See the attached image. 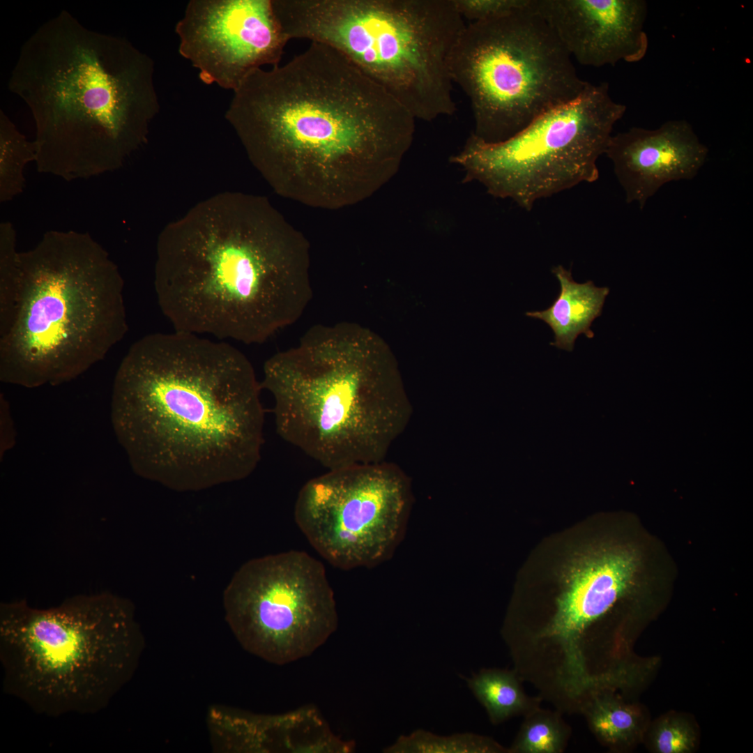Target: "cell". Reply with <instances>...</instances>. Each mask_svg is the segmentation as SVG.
<instances>
[{
    "label": "cell",
    "mask_w": 753,
    "mask_h": 753,
    "mask_svg": "<svg viewBox=\"0 0 753 753\" xmlns=\"http://www.w3.org/2000/svg\"><path fill=\"white\" fill-rule=\"evenodd\" d=\"M226 112L261 176L286 199L338 210L397 172L414 116L344 56L312 42L284 66L250 72Z\"/></svg>",
    "instance_id": "cell-1"
},
{
    "label": "cell",
    "mask_w": 753,
    "mask_h": 753,
    "mask_svg": "<svg viewBox=\"0 0 753 753\" xmlns=\"http://www.w3.org/2000/svg\"><path fill=\"white\" fill-rule=\"evenodd\" d=\"M261 390L249 359L226 341L147 334L116 372L112 425L137 475L205 489L243 480L259 463Z\"/></svg>",
    "instance_id": "cell-2"
},
{
    "label": "cell",
    "mask_w": 753,
    "mask_h": 753,
    "mask_svg": "<svg viewBox=\"0 0 753 753\" xmlns=\"http://www.w3.org/2000/svg\"><path fill=\"white\" fill-rule=\"evenodd\" d=\"M310 261L307 238L268 198L222 192L160 231L155 291L174 330L259 344L311 303Z\"/></svg>",
    "instance_id": "cell-3"
},
{
    "label": "cell",
    "mask_w": 753,
    "mask_h": 753,
    "mask_svg": "<svg viewBox=\"0 0 753 753\" xmlns=\"http://www.w3.org/2000/svg\"><path fill=\"white\" fill-rule=\"evenodd\" d=\"M154 62L61 10L24 42L8 87L36 125L38 172L66 181L121 167L160 111Z\"/></svg>",
    "instance_id": "cell-4"
},
{
    "label": "cell",
    "mask_w": 753,
    "mask_h": 753,
    "mask_svg": "<svg viewBox=\"0 0 753 753\" xmlns=\"http://www.w3.org/2000/svg\"><path fill=\"white\" fill-rule=\"evenodd\" d=\"M260 384L279 436L328 470L383 462L410 415L390 349L355 322L311 326L265 361Z\"/></svg>",
    "instance_id": "cell-5"
},
{
    "label": "cell",
    "mask_w": 753,
    "mask_h": 753,
    "mask_svg": "<svg viewBox=\"0 0 753 753\" xmlns=\"http://www.w3.org/2000/svg\"><path fill=\"white\" fill-rule=\"evenodd\" d=\"M124 282L87 232L51 230L18 253L10 316L0 327V380L33 388L68 382L128 331Z\"/></svg>",
    "instance_id": "cell-6"
},
{
    "label": "cell",
    "mask_w": 753,
    "mask_h": 753,
    "mask_svg": "<svg viewBox=\"0 0 753 753\" xmlns=\"http://www.w3.org/2000/svg\"><path fill=\"white\" fill-rule=\"evenodd\" d=\"M144 639L132 602L109 592L38 609L0 604L5 692L38 713L93 714L133 676Z\"/></svg>",
    "instance_id": "cell-7"
},
{
    "label": "cell",
    "mask_w": 753,
    "mask_h": 753,
    "mask_svg": "<svg viewBox=\"0 0 753 753\" xmlns=\"http://www.w3.org/2000/svg\"><path fill=\"white\" fill-rule=\"evenodd\" d=\"M465 25L452 0H321L309 35L431 121L456 111L449 58Z\"/></svg>",
    "instance_id": "cell-8"
},
{
    "label": "cell",
    "mask_w": 753,
    "mask_h": 753,
    "mask_svg": "<svg viewBox=\"0 0 753 753\" xmlns=\"http://www.w3.org/2000/svg\"><path fill=\"white\" fill-rule=\"evenodd\" d=\"M449 70L470 101L471 134L489 144L512 137L590 84L531 0L504 17L466 24Z\"/></svg>",
    "instance_id": "cell-9"
},
{
    "label": "cell",
    "mask_w": 753,
    "mask_h": 753,
    "mask_svg": "<svg viewBox=\"0 0 753 753\" xmlns=\"http://www.w3.org/2000/svg\"><path fill=\"white\" fill-rule=\"evenodd\" d=\"M625 111L607 82L590 83L506 140L489 144L471 134L450 160L463 167V182L478 181L492 196L529 211L540 199L598 178L597 161Z\"/></svg>",
    "instance_id": "cell-10"
},
{
    "label": "cell",
    "mask_w": 753,
    "mask_h": 753,
    "mask_svg": "<svg viewBox=\"0 0 753 753\" xmlns=\"http://www.w3.org/2000/svg\"><path fill=\"white\" fill-rule=\"evenodd\" d=\"M223 606L240 645L280 665L312 654L338 624L324 565L298 550L245 563L227 586Z\"/></svg>",
    "instance_id": "cell-11"
},
{
    "label": "cell",
    "mask_w": 753,
    "mask_h": 753,
    "mask_svg": "<svg viewBox=\"0 0 753 753\" xmlns=\"http://www.w3.org/2000/svg\"><path fill=\"white\" fill-rule=\"evenodd\" d=\"M406 483L383 462L330 469L306 482L295 522L314 549L342 570L371 567L388 558L406 512Z\"/></svg>",
    "instance_id": "cell-12"
},
{
    "label": "cell",
    "mask_w": 753,
    "mask_h": 753,
    "mask_svg": "<svg viewBox=\"0 0 753 753\" xmlns=\"http://www.w3.org/2000/svg\"><path fill=\"white\" fill-rule=\"evenodd\" d=\"M176 33L201 80L233 91L252 70L278 65L288 41L273 0H191Z\"/></svg>",
    "instance_id": "cell-13"
},
{
    "label": "cell",
    "mask_w": 753,
    "mask_h": 753,
    "mask_svg": "<svg viewBox=\"0 0 753 753\" xmlns=\"http://www.w3.org/2000/svg\"><path fill=\"white\" fill-rule=\"evenodd\" d=\"M531 6L581 65L635 63L647 52L644 0H531Z\"/></svg>",
    "instance_id": "cell-14"
},
{
    "label": "cell",
    "mask_w": 753,
    "mask_h": 753,
    "mask_svg": "<svg viewBox=\"0 0 753 753\" xmlns=\"http://www.w3.org/2000/svg\"><path fill=\"white\" fill-rule=\"evenodd\" d=\"M708 148L685 120H670L655 129L632 127L611 135L605 154L628 203L642 209L665 183L694 178Z\"/></svg>",
    "instance_id": "cell-15"
},
{
    "label": "cell",
    "mask_w": 753,
    "mask_h": 753,
    "mask_svg": "<svg viewBox=\"0 0 753 753\" xmlns=\"http://www.w3.org/2000/svg\"><path fill=\"white\" fill-rule=\"evenodd\" d=\"M552 272L561 287L557 298L547 309L527 312L526 315L543 321L552 328L554 334L552 345L572 351L579 335L594 337L591 326L601 315L609 290L595 286L591 280L575 282L571 271L561 265L553 268Z\"/></svg>",
    "instance_id": "cell-16"
},
{
    "label": "cell",
    "mask_w": 753,
    "mask_h": 753,
    "mask_svg": "<svg viewBox=\"0 0 753 753\" xmlns=\"http://www.w3.org/2000/svg\"><path fill=\"white\" fill-rule=\"evenodd\" d=\"M466 681L493 724L524 715L540 706L542 701L525 693L523 681L514 669H482Z\"/></svg>",
    "instance_id": "cell-17"
},
{
    "label": "cell",
    "mask_w": 753,
    "mask_h": 753,
    "mask_svg": "<svg viewBox=\"0 0 753 753\" xmlns=\"http://www.w3.org/2000/svg\"><path fill=\"white\" fill-rule=\"evenodd\" d=\"M582 714L596 738L613 750H623L633 745L641 730L638 708L625 702L615 692L593 696L583 707Z\"/></svg>",
    "instance_id": "cell-18"
},
{
    "label": "cell",
    "mask_w": 753,
    "mask_h": 753,
    "mask_svg": "<svg viewBox=\"0 0 753 753\" xmlns=\"http://www.w3.org/2000/svg\"><path fill=\"white\" fill-rule=\"evenodd\" d=\"M563 713L540 706L524 715L508 753H561L571 736Z\"/></svg>",
    "instance_id": "cell-19"
},
{
    "label": "cell",
    "mask_w": 753,
    "mask_h": 753,
    "mask_svg": "<svg viewBox=\"0 0 753 753\" xmlns=\"http://www.w3.org/2000/svg\"><path fill=\"white\" fill-rule=\"evenodd\" d=\"M36 146L0 110V201L5 203L22 192L25 186L24 169L35 162Z\"/></svg>",
    "instance_id": "cell-20"
},
{
    "label": "cell",
    "mask_w": 753,
    "mask_h": 753,
    "mask_svg": "<svg viewBox=\"0 0 753 753\" xmlns=\"http://www.w3.org/2000/svg\"><path fill=\"white\" fill-rule=\"evenodd\" d=\"M389 753H508L493 738L473 733L438 736L418 729L408 736H400L384 750Z\"/></svg>",
    "instance_id": "cell-21"
},
{
    "label": "cell",
    "mask_w": 753,
    "mask_h": 753,
    "mask_svg": "<svg viewBox=\"0 0 753 753\" xmlns=\"http://www.w3.org/2000/svg\"><path fill=\"white\" fill-rule=\"evenodd\" d=\"M16 231L8 221L0 223V327L10 317L18 282Z\"/></svg>",
    "instance_id": "cell-22"
},
{
    "label": "cell",
    "mask_w": 753,
    "mask_h": 753,
    "mask_svg": "<svg viewBox=\"0 0 753 753\" xmlns=\"http://www.w3.org/2000/svg\"><path fill=\"white\" fill-rule=\"evenodd\" d=\"M650 740L653 750L657 753H690L696 746L697 733L686 719L667 715L654 724Z\"/></svg>",
    "instance_id": "cell-23"
},
{
    "label": "cell",
    "mask_w": 753,
    "mask_h": 753,
    "mask_svg": "<svg viewBox=\"0 0 753 753\" xmlns=\"http://www.w3.org/2000/svg\"><path fill=\"white\" fill-rule=\"evenodd\" d=\"M531 0H452L460 15L470 22L499 18L525 8Z\"/></svg>",
    "instance_id": "cell-24"
}]
</instances>
